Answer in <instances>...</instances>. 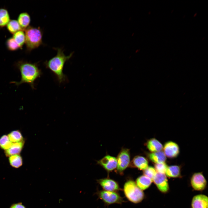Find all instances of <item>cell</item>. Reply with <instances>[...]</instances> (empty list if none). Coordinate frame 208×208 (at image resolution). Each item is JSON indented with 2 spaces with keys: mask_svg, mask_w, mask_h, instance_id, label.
<instances>
[{
  "mask_svg": "<svg viewBox=\"0 0 208 208\" xmlns=\"http://www.w3.org/2000/svg\"><path fill=\"white\" fill-rule=\"evenodd\" d=\"M16 66L21 73V79L19 82L12 81V83L17 86L27 83L32 89L34 88V82L40 77L42 74L37 63L21 60L17 62Z\"/></svg>",
  "mask_w": 208,
  "mask_h": 208,
  "instance_id": "6da1fadb",
  "label": "cell"
},
{
  "mask_svg": "<svg viewBox=\"0 0 208 208\" xmlns=\"http://www.w3.org/2000/svg\"><path fill=\"white\" fill-rule=\"evenodd\" d=\"M57 51L56 55L49 60L46 61L44 64L47 68L50 69L56 75L60 83L64 81L66 76L63 73V69L65 62L73 56L74 52L66 56L62 48H55Z\"/></svg>",
  "mask_w": 208,
  "mask_h": 208,
  "instance_id": "7a4b0ae2",
  "label": "cell"
},
{
  "mask_svg": "<svg viewBox=\"0 0 208 208\" xmlns=\"http://www.w3.org/2000/svg\"><path fill=\"white\" fill-rule=\"evenodd\" d=\"M25 31L27 50L30 51L43 44V31L40 27L29 26Z\"/></svg>",
  "mask_w": 208,
  "mask_h": 208,
  "instance_id": "3957f363",
  "label": "cell"
},
{
  "mask_svg": "<svg viewBox=\"0 0 208 208\" xmlns=\"http://www.w3.org/2000/svg\"><path fill=\"white\" fill-rule=\"evenodd\" d=\"M123 191L127 198L133 203H139L144 198V195L143 191L138 187L133 180H128L125 183Z\"/></svg>",
  "mask_w": 208,
  "mask_h": 208,
  "instance_id": "277c9868",
  "label": "cell"
},
{
  "mask_svg": "<svg viewBox=\"0 0 208 208\" xmlns=\"http://www.w3.org/2000/svg\"><path fill=\"white\" fill-rule=\"evenodd\" d=\"M99 198L107 205L121 204L124 202L123 198L116 192L101 190L97 193Z\"/></svg>",
  "mask_w": 208,
  "mask_h": 208,
  "instance_id": "5b68a950",
  "label": "cell"
},
{
  "mask_svg": "<svg viewBox=\"0 0 208 208\" xmlns=\"http://www.w3.org/2000/svg\"><path fill=\"white\" fill-rule=\"evenodd\" d=\"M116 159L117 171L120 173H122L129 164L130 155L129 150L127 148L122 149Z\"/></svg>",
  "mask_w": 208,
  "mask_h": 208,
  "instance_id": "8992f818",
  "label": "cell"
},
{
  "mask_svg": "<svg viewBox=\"0 0 208 208\" xmlns=\"http://www.w3.org/2000/svg\"><path fill=\"white\" fill-rule=\"evenodd\" d=\"M190 183L194 189L196 191H201L205 189L207 182L202 173L198 172L194 173L192 175L190 180Z\"/></svg>",
  "mask_w": 208,
  "mask_h": 208,
  "instance_id": "52a82bcc",
  "label": "cell"
},
{
  "mask_svg": "<svg viewBox=\"0 0 208 208\" xmlns=\"http://www.w3.org/2000/svg\"><path fill=\"white\" fill-rule=\"evenodd\" d=\"M153 181L161 192L165 193L168 191L169 186L168 179L165 173L157 172Z\"/></svg>",
  "mask_w": 208,
  "mask_h": 208,
  "instance_id": "ba28073f",
  "label": "cell"
},
{
  "mask_svg": "<svg viewBox=\"0 0 208 208\" xmlns=\"http://www.w3.org/2000/svg\"><path fill=\"white\" fill-rule=\"evenodd\" d=\"M163 149L166 156L170 158L176 157L179 153V147L178 145L171 141L167 142L165 144Z\"/></svg>",
  "mask_w": 208,
  "mask_h": 208,
  "instance_id": "9c48e42d",
  "label": "cell"
},
{
  "mask_svg": "<svg viewBox=\"0 0 208 208\" xmlns=\"http://www.w3.org/2000/svg\"><path fill=\"white\" fill-rule=\"evenodd\" d=\"M98 163L108 172L114 170L117 166L116 158L109 155L105 156Z\"/></svg>",
  "mask_w": 208,
  "mask_h": 208,
  "instance_id": "30bf717a",
  "label": "cell"
},
{
  "mask_svg": "<svg viewBox=\"0 0 208 208\" xmlns=\"http://www.w3.org/2000/svg\"><path fill=\"white\" fill-rule=\"evenodd\" d=\"M97 182L104 190L115 192L120 190L118 183L111 179H101L98 180Z\"/></svg>",
  "mask_w": 208,
  "mask_h": 208,
  "instance_id": "8fae6325",
  "label": "cell"
},
{
  "mask_svg": "<svg viewBox=\"0 0 208 208\" xmlns=\"http://www.w3.org/2000/svg\"><path fill=\"white\" fill-rule=\"evenodd\" d=\"M192 208H208V198L203 194L196 195L193 198L192 203Z\"/></svg>",
  "mask_w": 208,
  "mask_h": 208,
  "instance_id": "7c38bea8",
  "label": "cell"
},
{
  "mask_svg": "<svg viewBox=\"0 0 208 208\" xmlns=\"http://www.w3.org/2000/svg\"><path fill=\"white\" fill-rule=\"evenodd\" d=\"M17 21L22 30L24 31L29 26L31 19L29 14L27 12H23L19 14Z\"/></svg>",
  "mask_w": 208,
  "mask_h": 208,
  "instance_id": "4fadbf2b",
  "label": "cell"
},
{
  "mask_svg": "<svg viewBox=\"0 0 208 208\" xmlns=\"http://www.w3.org/2000/svg\"><path fill=\"white\" fill-rule=\"evenodd\" d=\"M24 141L12 143L11 146L5 151V153L7 156L18 154L22 150L24 144Z\"/></svg>",
  "mask_w": 208,
  "mask_h": 208,
  "instance_id": "5bb4252c",
  "label": "cell"
},
{
  "mask_svg": "<svg viewBox=\"0 0 208 208\" xmlns=\"http://www.w3.org/2000/svg\"><path fill=\"white\" fill-rule=\"evenodd\" d=\"M152 181L150 178L143 175L137 178L136 183L138 187L142 190H146L149 187Z\"/></svg>",
  "mask_w": 208,
  "mask_h": 208,
  "instance_id": "9a60e30c",
  "label": "cell"
},
{
  "mask_svg": "<svg viewBox=\"0 0 208 208\" xmlns=\"http://www.w3.org/2000/svg\"><path fill=\"white\" fill-rule=\"evenodd\" d=\"M148 157L151 161L156 164L165 162L166 160V156L162 151L152 152Z\"/></svg>",
  "mask_w": 208,
  "mask_h": 208,
  "instance_id": "2e32d148",
  "label": "cell"
},
{
  "mask_svg": "<svg viewBox=\"0 0 208 208\" xmlns=\"http://www.w3.org/2000/svg\"><path fill=\"white\" fill-rule=\"evenodd\" d=\"M133 163L135 166L140 170H144L148 167L147 160L142 156L135 157L133 160Z\"/></svg>",
  "mask_w": 208,
  "mask_h": 208,
  "instance_id": "e0dca14e",
  "label": "cell"
},
{
  "mask_svg": "<svg viewBox=\"0 0 208 208\" xmlns=\"http://www.w3.org/2000/svg\"><path fill=\"white\" fill-rule=\"evenodd\" d=\"M148 149L152 152L161 151L163 148L161 144L155 138H152L149 140L146 144Z\"/></svg>",
  "mask_w": 208,
  "mask_h": 208,
  "instance_id": "ac0fdd59",
  "label": "cell"
},
{
  "mask_svg": "<svg viewBox=\"0 0 208 208\" xmlns=\"http://www.w3.org/2000/svg\"><path fill=\"white\" fill-rule=\"evenodd\" d=\"M165 173L166 175L169 177H178L180 176L181 174L180 168L177 165L168 166Z\"/></svg>",
  "mask_w": 208,
  "mask_h": 208,
  "instance_id": "d6986e66",
  "label": "cell"
},
{
  "mask_svg": "<svg viewBox=\"0 0 208 208\" xmlns=\"http://www.w3.org/2000/svg\"><path fill=\"white\" fill-rule=\"evenodd\" d=\"M10 20V16L8 10L5 8H0V27L6 26Z\"/></svg>",
  "mask_w": 208,
  "mask_h": 208,
  "instance_id": "ffe728a7",
  "label": "cell"
},
{
  "mask_svg": "<svg viewBox=\"0 0 208 208\" xmlns=\"http://www.w3.org/2000/svg\"><path fill=\"white\" fill-rule=\"evenodd\" d=\"M13 38L18 45L20 49H22L25 42V35L23 30L17 31L13 34Z\"/></svg>",
  "mask_w": 208,
  "mask_h": 208,
  "instance_id": "44dd1931",
  "label": "cell"
},
{
  "mask_svg": "<svg viewBox=\"0 0 208 208\" xmlns=\"http://www.w3.org/2000/svg\"><path fill=\"white\" fill-rule=\"evenodd\" d=\"M6 26L9 31L13 34L17 31L23 30L17 21L15 19L10 20Z\"/></svg>",
  "mask_w": 208,
  "mask_h": 208,
  "instance_id": "7402d4cb",
  "label": "cell"
},
{
  "mask_svg": "<svg viewBox=\"0 0 208 208\" xmlns=\"http://www.w3.org/2000/svg\"><path fill=\"white\" fill-rule=\"evenodd\" d=\"M9 161L10 165L13 167L18 168L21 166L23 164L22 159L18 154H16L10 156Z\"/></svg>",
  "mask_w": 208,
  "mask_h": 208,
  "instance_id": "603a6c76",
  "label": "cell"
},
{
  "mask_svg": "<svg viewBox=\"0 0 208 208\" xmlns=\"http://www.w3.org/2000/svg\"><path fill=\"white\" fill-rule=\"evenodd\" d=\"M8 136L11 142L16 143L23 140L22 134L18 130L12 131L8 134Z\"/></svg>",
  "mask_w": 208,
  "mask_h": 208,
  "instance_id": "cb8c5ba5",
  "label": "cell"
},
{
  "mask_svg": "<svg viewBox=\"0 0 208 208\" xmlns=\"http://www.w3.org/2000/svg\"><path fill=\"white\" fill-rule=\"evenodd\" d=\"M12 144L6 135H3L0 138V147L4 150L6 151L8 149Z\"/></svg>",
  "mask_w": 208,
  "mask_h": 208,
  "instance_id": "d4e9b609",
  "label": "cell"
},
{
  "mask_svg": "<svg viewBox=\"0 0 208 208\" xmlns=\"http://www.w3.org/2000/svg\"><path fill=\"white\" fill-rule=\"evenodd\" d=\"M5 44L7 49L10 51H15L20 48L13 37L8 38L6 41Z\"/></svg>",
  "mask_w": 208,
  "mask_h": 208,
  "instance_id": "484cf974",
  "label": "cell"
},
{
  "mask_svg": "<svg viewBox=\"0 0 208 208\" xmlns=\"http://www.w3.org/2000/svg\"><path fill=\"white\" fill-rule=\"evenodd\" d=\"M144 170L143 173L144 175L149 178L153 181L157 173L155 168L153 167L149 166Z\"/></svg>",
  "mask_w": 208,
  "mask_h": 208,
  "instance_id": "4316f807",
  "label": "cell"
},
{
  "mask_svg": "<svg viewBox=\"0 0 208 208\" xmlns=\"http://www.w3.org/2000/svg\"><path fill=\"white\" fill-rule=\"evenodd\" d=\"M168 166L165 162L156 163L155 165V168L157 172L164 173Z\"/></svg>",
  "mask_w": 208,
  "mask_h": 208,
  "instance_id": "83f0119b",
  "label": "cell"
},
{
  "mask_svg": "<svg viewBox=\"0 0 208 208\" xmlns=\"http://www.w3.org/2000/svg\"><path fill=\"white\" fill-rule=\"evenodd\" d=\"M10 208H26L22 203H18L12 204Z\"/></svg>",
  "mask_w": 208,
  "mask_h": 208,
  "instance_id": "f1b7e54d",
  "label": "cell"
}]
</instances>
